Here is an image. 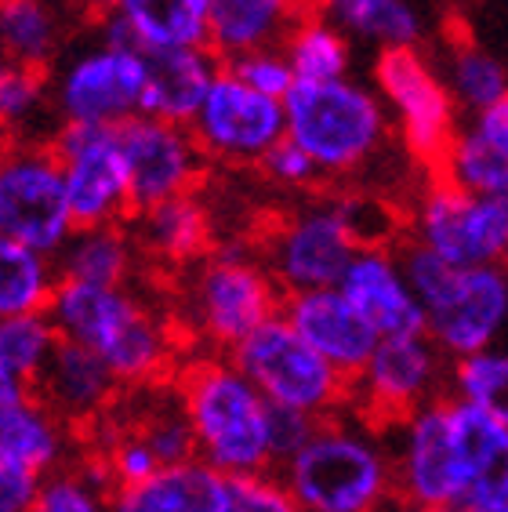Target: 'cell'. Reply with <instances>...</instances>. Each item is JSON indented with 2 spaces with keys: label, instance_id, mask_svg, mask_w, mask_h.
Segmentation results:
<instances>
[{
  "label": "cell",
  "instance_id": "30bf717a",
  "mask_svg": "<svg viewBox=\"0 0 508 512\" xmlns=\"http://www.w3.org/2000/svg\"><path fill=\"white\" fill-rule=\"evenodd\" d=\"M407 240L461 269L508 266V207L429 178L407 215Z\"/></svg>",
  "mask_w": 508,
  "mask_h": 512
},
{
  "label": "cell",
  "instance_id": "74e56055",
  "mask_svg": "<svg viewBox=\"0 0 508 512\" xmlns=\"http://www.w3.org/2000/svg\"><path fill=\"white\" fill-rule=\"evenodd\" d=\"M113 480L98 458L80 454L77 462L51 473L37 494L33 512H113Z\"/></svg>",
  "mask_w": 508,
  "mask_h": 512
},
{
  "label": "cell",
  "instance_id": "8fae6325",
  "mask_svg": "<svg viewBox=\"0 0 508 512\" xmlns=\"http://www.w3.org/2000/svg\"><path fill=\"white\" fill-rule=\"evenodd\" d=\"M73 233L66 175L51 146H8L0 160V240L55 258Z\"/></svg>",
  "mask_w": 508,
  "mask_h": 512
},
{
  "label": "cell",
  "instance_id": "cb8c5ba5",
  "mask_svg": "<svg viewBox=\"0 0 508 512\" xmlns=\"http://www.w3.org/2000/svg\"><path fill=\"white\" fill-rule=\"evenodd\" d=\"M131 233L142 255L167 269H182V273L200 266L215 251V222L196 193L138 211Z\"/></svg>",
  "mask_w": 508,
  "mask_h": 512
},
{
  "label": "cell",
  "instance_id": "6da1fadb",
  "mask_svg": "<svg viewBox=\"0 0 508 512\" xmlns=\"http://www.w3.org/2000/svg\"><path fill=\"white\" fill-rule=\"evenodd\" d=\"M196 458L229 480L276 473V407L222 353H200L175 371Z\"/></svg>",
  "mask_w": 508,
  "mask_h": 512
},
{
  "label": "cell",
  "instance_id": "f6af8a7d",
  "mask_svg": "<svg viewBox=\"0 0 508 512\" xmlns=\"http://www.w3.org/2000/svg\"><path fill=\"white\" fill-rule=\"evenodd\" d=\"M418 512H472V509H461V505H447V509H418Z\"/></svg>",
  "mask_w": 508,
  "mask_h": 512
},
{
  "label": "cell",
  "instance_id": "83f0119b",
  "mask_svg": "<svg viewBox=\"0 0 508 512\" xmlns=\"http://www.w3.org/2000/svg\"><path fill=\"white\" fill-rule=\"evenodd\" d=\"M120 22L146 55L211 48V0H124Z\"/></svg>",
  "mask_w": 508,
  "mask_h": 512
},
{
  "label": "cell",
  "instance_id": "4fadbf2b",
  "mask_svg": "<svg viewBox=\"0 0 508 512\" xmlns=\"http://www.w3.org/2000/svg\"><path fill=\"white\" fill-rule=\"evenodd\" d=\"M360 244L352 237L338 197L302 204L287 218H280L262 244V262L284 295L327 291L342 284Z\"/></svg>",
  "mask_w": 508,
  "mask_h": 512
},
{
  "label": "cell",
  "instance_id": "e575fe53",
  "mask_svg": "<svg viewBox=\"0 0 508 512\" xmlns=\"http://www.w3.org/2000/svg\"><path fill=\"white\" fill-rule=\"evenodd\" d=\"M0 44L11 66L44 69L62 44V22L51 0H0Z\"/></svg>",
  "mask_w": 508,
  "mask_h": 512
},
{
  "label": "cell",
  "instance_id": "836d02e7",
  "mask_svg": "<svg viewBox=\"0 0 508 512\" xmlns=\"http://www.w3.org/2000/svg\"><path fill=\"white\" fill-rule=\"evenodd\" d=\"M313 8L345 33L385 48H418L421 19L407 0H313Z\"/></svg>",
  "mask_w": 508,
  "mask_h": 512
},
{
  "label": "cell",
  "instance_id": "bcb514c9",
  "mask_svg": "<svg viewBox=\"0 0 508 512\" xmlns=\"http://www.w3.org/2000/svg\"><path fill=\"white\" fill-rule=\"evenodd\" d=\"M483 512H508V505H498V509H483Z\"/></svg>",
  "mask_w": 508,
  "mask_h": 512
},
{
  "label": "cell",
  "instance_id": "9a60e30c",
  "mask_svg": "<svg viewBox=\"0 0 508 512\" xmlns=\"http://www.w3.org/2000/svg\"><path fill=\"white\" fill-rule=\"evenodd\" d=\"M189 131L207 164L262 168V160L287 138V109L280 99L251 91L222 66Z\"/></svg>",
  "mask_w": 508,
  "mask_h": 512
},
{
  "label": "cell",
  "instance_id": "1f68e13d",
  "mask_svg": "<svg viewBox=\"0 0 508 512\" xmlns=\"http://www.w3.org/2000/svg\"><path fill=\"white\" fill-rule=\"evenodd\" d=\"M284 55L298 84H327V80L349 77V33L316 8H309L294 22V30L284 40Z\"/></svg>",
  "mask_w": 508,
  "mask_h": 512
},
{
  "label": "cell",
  "instance_id": "ba28073f",
  "mask_svg": "<svg viewBox=\"0 0 508 512\" xmlns=\"http://www.w3.org/2000/svg\"><path fill=\"white\" fill-rule=\"evenodd\" d=\"M374 91L381 95L403 149L425 171L443 168L458 131V102L447 80L418 48H385L374 62Z\"/></svg>",
  "mask_w": 508,
  "mask_h": 512
},
{
  "label": "cell",
  "instance_id": "52a82bcc",
  "mask_svg": "<svg viewBox=\"0 0 508 512\" xmlns=\"http://www.w3.org/2000/svg\"><path fill=\"white\" fill-rule=\"evenodd\" d=\"M229 360L251 378L254 389L276 411L298 414L309 422H327V418L349 411L352 378L327 364L313 345L287 324L284 313L258 327L244 345H236Z\"/></svg>",
  "mask_w": 508,
  "mask_h": 512
},
{
  "label": "cell",
  "instance_id": "f1b7e54d",
  "mask_svg": "<svg viewBox=\"0 0 508 512\" xmlns=\"http://www.w3.org/2000/svg\"><path fill=\"white\" fill-rule=\"evenodd\" d=\"M138 258H142V247L124 222V226L77 229L55 255V262H59L62 280H73V284L131 287Z\"/></svg>",
  "mask_w": 508,
  "mask_h": 512
},
{
  "label": "cell",
  "instance_id": "5bb4252c",
  "mask_svg": "<svg viewBox=\"0 0 508 512\" xmlns=\"http://www.w3.org/2000/svg\"><path fill=\"white\" fill-rule=\"evenodd\" d=\"M48 146L59 157L62 175H66V193L77 229L124 226L127 218H135L131 171H127L124 149L117 142V128L62 120Z\"/></svg>",
  "mask_w": 508,
  "mask_h": 512
},
{
  "label": "cell",
  "instance_id": "603a6c76",
  "mask_svg": "<svg viewBox=\"0 0 508 512\" xmlns=\"http://www.w3.org/2000/svg\"><path fill=\"white\" fill-rule=\"evenodd\" d=\"M432 178H447L450 186L476 197H508V95L472 117Z\"/></svg>",
  "mask_w": 508,
  "mask_h": 512
},
{
  "label": "cell",
  "instance_id": "d4e9b609",
  "mask_svg": "<svg viewBox=\"0 0 508 512\" xmlns=\"http://www.w3.org/2000/svg\"><path fill=\"white\" fill-rule=\"evenodd\" d=\"M222 73V59L211 48L157 51L149 55V88L142 117H157L167 124L189 128L204 106L207 91Z\"/></svg>",
  "mask_w": 508,
  "mask_h": 512
},
{
  "label": "cell",
  "instance_id": "4dcf8cb0",
  "mask_svg": "<svg viewBox=\"0 0 508 512\" xmlns=\"http://www.w3.org/2000/svg\"><path fill=\"white\" fill-rule=\"evenodd\" d=\"M59 345L62 335L48 313L0 320V396L33 393Z\"/></svg>",
  "mask_w": 508,
  "mask_h": 512
},
{
  "label": "cell",
  "instance_id": "8992f818",
  "mask_svg": "<svg viewBox=\"0 0 508 512\" xmlns=\"http://www.w3.org/2000/svg\"><path fill=\"white\" fill-rule=\"evenodd\" d=\"M284 109L287 138L316 160L323 178L360 175L392 135V117L381 95L352 77L294 84Z\"/></svg>",
  "mask_w": 508,
  "mask_h": 512
},
{
  "label": "cell",
  "instance_id": "4316f807",
  "mask_svg": "<svg viewBox=\"0 0 508 512\" xmlns=\"http://www.w3.org/2000/svg\"><path fill=\"white\" fill-rule=\"evenodd\" d=\"M229 509V476L207 462L164 465L138 487L113 494V512H225Z\"/></svg>",
  "mask_w": 508,
  "mask_h": 512
},
{
  "label": "cell",
  "instance_id": "7bdbcfd3",
  "mask_svg": "<svg viewBox=\"0 0 508 512\" xmlns=\"http://www.w3.org/2000/svg\"><path fill=\"white\" fill-rule=\"evenodd\" d=\"M40 487L44 476L19 465H0V512H33Z\"/></svg>",
  "mask_w": 508,
  "mask_h": 512
},
{
  "label": "cell",
  "instance_id": "277c9868",
  "mask_svg": "<svg viewBox=\"0 0 508 512\" xmlns=\"http://www.w3.org/2000/svg\"><path fill=\"white\" fill-rule=\"evenodd\" d=\"M403 266L425 309L429 338L450 360L501 345L508 331V266L461 269L403 240Z\"/></svg>",
  "mask_w": 508,
  "mask_h": 512
},
{
  "label": "cell",
  "instance_id": "8d00e7d4",
  "mask_svg": "<svg viewBox=\"0 0 508 512\" xmlns=\"http://www.w3.org/2000/svg\"><path fill=\"white\" fill-rule=\"evenodd\" d=\"M450 400L508 425V345H494V349L454 360Z\"/></svg>",
  "mask_w": 508,
  "mask_h": 512
},
{
  "label": "cell",
  "instance_id": "ee69618b",
  "mask_svg": "<svg viewBox=\"0 0 508 512\" xmlns=\"http://www.w3.org/2000/svg\"><path fill=\"white\" fill-rule=\"evenodd\" d=\"M374 512H411V509H407V505H403L400 498H392L389 505H381V509H374Z\"/></svg>",
  "mask_w": 508,
  "mask_h": 512
},
{
  "label": "cell",
  "instance_id": "5b68a950",
  "mask_svg": "<svg viewBox=\"0 0 508 512\" xmlns=\"http://www.w3.org/2000/svg\"><path fill=\"white\" fill-rule=\"evenodd\" d=\"M284 298L262 255L244 247H215L186 273L182 327L204 345V353L229 356L258 327L284 313Z\"/></svg>",
  "mask_w": 508,
  "mask_h": 512
},
{
  "label": "cell",
  "instance_id": "7a4b0ae2",
  "mask_svg": "<svg viewBox=\"0 0 508 512\" xmlns=\"http://www.w3.org/2000/svg\"><path fill=\"white\" fill-rule=\"evenodd\" d=\"M62 342L102 356L120 389H146L171 378L178 356L175 327L135 287H98L62 280L48 309Z\"/></svg>",
  "mask_w": 508,
  "mask_h": 512
},
{
  "label": "cell",
  "instance_id": "b9f144b4",
  "mask_svg": "<svg viewBox=\"0 0 508 512\" xmlns=\"http://www.w3.org/2000/svg\"><path fill=\"white\" fill-rule=\"evenodd\" d=\"M258 171L280 189H313V186H320V182H327L323 171L316 168V160L309 157L302 146H294L291 138H284V142L262 160Z\"/></svg>",
  "mask_w": 508,
  "mask_h": 512
},
{
  "label": "cell",
  "instance_id": "d6a6232c",
  "mask_svg": "<svg viewBox=\"0 0 508 512\" xmlns=\"http://www.w3.org/2000/svg\"><path fill=\"white\" fill-rule=\"evenodd\" d=\"M59 284V262L51 255L0 240V320L48 313Z\"/></svg>",
  "mask_w": 508,
  "mask_h": 512
},
{
  "label": "cell",
  "instance_id": "44dd1931",
  "mask_svg": "<svg viewBox=\"0 0 508 512\" xmlns=\"http://www.w3.org/2000/svg\"><path fill=\"white\" fill-rule=\"evenodd\" d=\"M454 454H458V505L483 512L508 505V425L450 400Z\"/></svg>",
  "mask_w": 508,
  "mask_h": 512
},
{
  "label": "cell",
  "instance_id": "60d3db41",
  "mask_svg": "<svg viewBox=\"0 0 508 512\" xmlns=\"http://www.w3.org/2000/svg\"><path fill=\"white\" fill-rule=\"evenodd\" d=\"M225 512H305L287 483L276 473L229 480V509Z\"/></svg>",
  "mask_w": 508,
  "mask_h": 512
},
{
  "label": "cell",
  "instance_id": "ffe728a7",
  "mask_svg": "<svg viewBox=\"0 0 508 512\" xmlns=\"http://www.w3.org/2000/svg\"><path fill=\"white\" fill-rule=\"evenodd\" d=\"M33 393L59 414L69 429H77L80 436H91L109 418V411L117 407L120 382L102 364L98 353H91L84 345L62 342Z\"/></svg>",
  "mask_w": 508,
  "mask_h": 512
},
{
  "label": "cell",
  "instance_id": "ab89813d",
  "mask_svg": "<svg viewBox=\"0 0 508 512\" xmlns=\"http://www.w3.org/2000/svg\"><path fill=\"white\" fill-rule=\"evenodd\" d=\"M233 77H240L251 91L258 95H269V99H280L284 102L287 95L294 91L298 77H294L291 62H287L284 48H262V51H251V55H240L233 62H222Z\"/></svg>",
  "mask_w": 508,
  "mask_h": 512
},
{
  "label": "cell",
  "instance_id": "d590c367",
  "mask_svg": "<svg viewBox=\"0 0 508 512\" xmlns=\"http://www.w3.org/2000/svg\"><path fill=\"white\" fill-rule=\"evenodd\" d=\"M440 73L447 80L454 102L461 109H469L472 117L490 106H498L508 95V69L487 48H479L476 40L469 37L450 40Z\"/></svg>",
  "mask_w": 508,
  "mask_h": 512
},
{
  "label": "cell",
  "instance_id": "484cf974",
  "mask_svg": "<svg viewBox=\"0 0 508 512\" xmlns=\"http://www.w3.org/2000/svg\"><path fill=\"white\" fill-rule=\"evenodd\" d=\"M309 4L302 0H211V51L222 62L262 48H284Z\"/></svg>",
  "mask_w": 508,
  "mask_h": 512
},
{
  "label": "cell",
  "instance_id": "e0dca14e",
  "mask_svg": "<svg viewBox=\"0 0 508 512\" xmlns=\"http://www.w3.org/2000/svg\"><path fill=\"white\" fill-rule=\"evenodd\" d=\"M117 142L124 149L131 171V200L135 215L164 200L189 197L204 178L207 157L196 138L182 124H167L157 117H135L117 128Z\"/></svg>",
  "mask_w": 508,
  "mask_h": 512
},
{
  "label": "cell",
  "instance_id": "9c48e42d",
  "mask_svg": "<svg viewBox=\"0 0 508 512\" xmlns=\"http://www.w3.org/2000/svg\"><path fill=\"white\" fill-rule=\"evenodd\" d=\"M450 360L429 335L381 338L374 356L352 378L349 411L389 433L411 414L450 396Z\"/></svg>",
  "mask_w": 508,
  "mask_h": 512
},
{
  "label": "cell",
  "instance_id": "f35d334b",
  "mask_svg": "<svg viewBox=\"0 0 508 512\" xmlns=\"http://www.w3.org/2000/svg\"><path fill=\"white\" fill-rule=\"evenodd\" d=\"M345 222H349L352 237L360 247H392L396 233L407 229V218H400L385 200L371 197V193H345L338 197Z\"/></svg>",
  "mask_w": 508,
  "mask_h": 512
},
{
  "label": "cell",
  "instance_id": "d6986e66",
  "mask_svg": "<svg viewBox=\"0 0 508 512\" xmlns=\"http://www.w3.org/2000/svg\"><path fill=\"white\" fill-rule=\"evenodd\" d=\"M284 320L313 345L316 353L334 364L345 378H356L381 345L374 331L338 287L305 291L284 298Z\"/></svg>",
  "mask_w": 508,
  "mask_h": 512
},
{
  "label": "cell",
  "instance_id": "7dc6e473",
  "mask_svg": "<svg viewBox=\"0 0 508 512\" xmlns=\"http://www.w3.org/2000/svg\"><path fill=\"white\" fill-rule=\"evenodd\" d=\"M302 4H309V8H313V0H302Z\"/></svg>",
  "mask_w": 508,
  "mask_h": 512
},
{
  "label": "cell",
  "instance_id": "f546056e",
  "mask_svg": "<svg viewBox=\"0 0 508 512\" xmlns=\"http://www.w3.org/2000/svg\"><path fill=\"white\" fill-rule=\"evenodd\" d=\"M0 120L11 135V146H48L59 128L55 88L44 69L11 66L0 69Z\"/></svg>",
  "mask_w": 508,
  "mask_h": 512
},
{
  "label": "cell",
  "instance_id": "7c38bea8",
  "mask_svg": "<svg viewBox=\"0 0 508 512\" xmlns=\"http://www.w3.org/2000/svg\"><path fill=\"white\" fill-rule=\"evenodd\" d=\"M55 109L66 124H95V128H120L127 120L142 117L149 88V55L124 44L95 40L91 48L77 51L59 77Z\"/></svg>",
  "mask_w": 508,
  "mask_h": 512
},
{
  "label": "cell",
  "instance_id": "ac0fdd59",
  "mask_svg": "<svg viewBox=\"0 0 508 512\" xmlns=\"http://www.w3.org/2000/svg\"><path fill=\"white\" fill-rule=\"evenodd\" d=\"M338 291L378 331V338L429 335L425 309H421L418 291L407 276L400 247H360L352 266L345 269Z\"/></svg>",
  "mask_w": 508,
  "mask_h": 512
},
{
  "label": "cell",
  "instance_id": "c3c4849f",
  "mask_svg": "<svg viewBox=\"0 0 508 512\" xmlns=\"http://www.w3.org/2000/svg\"><path fill=\"white\" fill-rule=\"evenodd\" d=\"M505 207H508V197H505Z\"/></svg>",
  "mask_w": 508,
  "mask_h": 512
},
{
  "label": "cell",
  "instance_id": "3957f363",
  "mask_svg": "<svg viewBox=\"0 0 508 512\" xmlns=\"http://www.w3.org/2000/svg\"><path fill=\"white\" fill-rule=\"evenodd\" d=\"M276 476L305 512H374L396 498L389 440L352 411L316 422Z\"/></svg>",
  "mask_w": 508,
  "mask_h": 512
},
{
  "label": "cell",
  "instance_id": "2e32d148",
  "mask_svg": "<svg viewBox=\"0 0 508 512\" xmlns=\"http://www.w3.org/2000/svg\"><path fill=\"white\" fill-rule=\"evenodd\" d=\"M396 465V498L411 512L458 505V454L450 396L385 433Z\"/></svg>",
  "mask_w": 508,
  "mask_h": 512
},
{
  "label": "cell",
  "instance_id": "7402d4cb",
  "mask_svg": "<svg viewBox=\"0 0 508 512\" xmlns=\"http://www.w3.org/2000/svg\"><path fill=\"white\" fill-rule=\"evenodd\" d=\"M73 436L77 429H69L37 393L0 396V465H19L48 480L80 458Z\"/></svg>",
  "mask_w": 508,
  "mask_h": 512
}]
</instances>
